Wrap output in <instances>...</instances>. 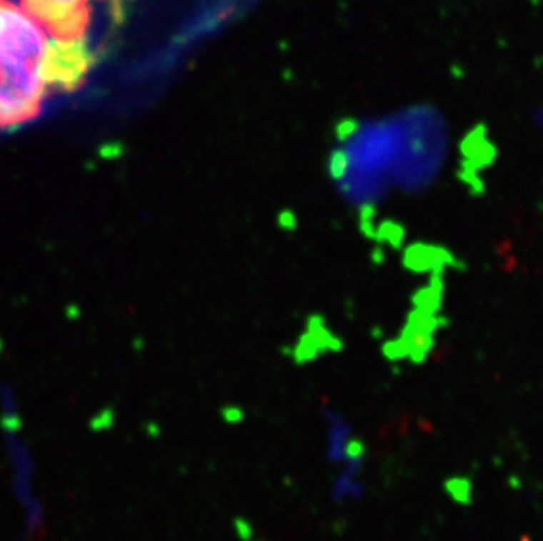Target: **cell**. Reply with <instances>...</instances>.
Returning <instances> with one entry per match:
<instances>
[{
    "instance_id": "cell-7",
    "label": "cell",
    "mask_w": 543,
    "mask_h": 541,
    "mask_svg": "<svg viewBox=\"0 0 543 541\" xmlns=\"http://www.w3.org/2000/svg\"><path fill=\"white\" fill-rule=\"evenodd\" d=\"M232 529H234L236 538L239 541H254L255 540V527L250 520L244 517H238L232 522Z\"/></svg>"
},
{
    "instance_id": "cell-6",
    "label": "cell",
    "mask_w": 543,
    "mask_h": 541,
    "mask_svg": "<svg viewBox=\"0 0 543 541\" xmlns=\"http://www.w3.org/2000/svg\"><path fill=\"white\" fill-rule=\"evenodd\" d=\"M0 418H13V417H21L20 408L16 405V399H14L13 392L11 390H2L0 394Z\"/></svg>"
},
{
    "instance_id": "cell-3",
    "label": "cell",
    "mask_w": 543,
    "mask_h": 541,
    "mask_svg": "<svg viewBox=\"0 0 543 541\" xmlns=\"http://www.w3.org/2000/svg\"><path fill=\"white\" fill-rule=\"evenodd\" d=\"M23 7L51 36L62 41H86L95 7H108L113 18L124 16L131 0H21Z\"/></svg>"
},
{
    "instance_id": "cell-2",
    "label": "cell",
    "mask_w": 543,
    "mask_h": 541,
    "mask_svg": "<svg viewBox=\"0 0 543 541\" xmlns=\"http://www.w3.org/2000/svg\"><path fill=\"white\" fill-rule=\"evenodd\" d=\"M4 450L11 470V496L20 508V540L30 541L44 529L46 505L37 492V460L21 430H4Z\"/></svg>"
},
{
    "instance_id": "cell-5",
    "label": "cell",
    "mask_w": 543,
    "mask_h": 541,
    "mask_svg": "<svg viewBox=\"0 0 543 541\" xmlns=\"http://www.w3.org/2000/svg\"><path fill=\"white\" fill-rule=\"evenodd\" d=\"M114 422H116V415H114V410H111V408H106V410L97 411V413H95L94 417L88 420V429H90L91 433H97V434L108 433V430L114 428Z\"/></svg>"
},
{
    "instance_id": "cell-8",
    "label": "cell",
    "mask_w": 543,
    "mask_h": 541,
    "mask_svg": "<svg viewBox=\"0 0 543 541\" xmlns=\"http://www.w3.org/2000/svg\"><path fill=\"white\" fill-rule=\"evenodd\" d=\"M221 418L227 425H239L244 420V411L239 406L221 408Z\"/></svg>"
},
{
    "instance_id": "cell-10",
    "label": "cell",
    "mask_w": 543,
    "mask_h": 541,
    "mask_svg": "<svg viewBox=\"0 0 543 541\" xmlns=\"http://www.w3.org/2000/svg\"><path fill=\"white\" fill-rule=\"evenodd\" d=\"M254 541H257V540H254Z\"/></svg>"
},
{
    "instance_id": "cell-1",
    "label": "cell",
    "mask_w": 543,
    "mask_h": 541,
    "mask_svg": "<svg viewBox=\"0 0 543 541\" xmlns=\"http://www.w3.org/2000/svg\"><path fill=\"white\" fill-rule=\"evenodd\" d=\"M91 64L86 41H62L25 7L0 0V127L39 113L51 91L81 83Z\"/></svg>"
},
{
    "instance_id": "cell-9",
    "label": "cell",
    "mask_w": 543,
    "mask_h": 541,
    "mask_svg": "<svg viewBox=\"0 0 543 541\" xmlns=\"http://www.w3.org/2000/svg\"><path fill=\"white\" fill-rule=\"evenodd\" d=\"M531 123L543 131V106H538V108L531 113Z\"/></svg>"
},
{
    "instance_id": "cell-4",
    "label": "cell",
    "mask_w": 543,
    "mask_h": 541,
    "mask_svg": "<svg viewBox=\"0 0 543 541\" xmlns=\"http://www.w3.org/2000/svg\"><path fill=\"white\" fill-rule=\"evenodd\" d=\"M447 492L450 494V497L454 501H457L459 505H469L472 501V482L468 478H449L445 482Z\"/></svg>"
}]
</instances>
